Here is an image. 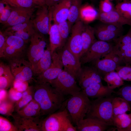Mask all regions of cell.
Masks as SVG:
<instances>
[{"mask_svg": "<svg viewBox=\"0 0 131 131\" xmlns=\"http://www.w3.org/2000/svg\"><path fill=\"white\" fill-rule=\"evenodd\" d=\"M33 99L39 104L41 116L55 113L61 107L64 96L49 83H36L34 86Z\"/></svg>", "mask_w": 131, "mask_h": 131, "instance_id": "obj_1", "label": "cell"}, {"mask_svg": "<svg viewBox=\"0 0 131 131\" xmlns=\"http://www.w3.org/2000/svg\"><path fill=\"white\" fill-rule=\"evenodd\" d=\"M114 98L111 96L91 101L90 107L86 118L96 120L109 126H114L112 105Z\"/></svg>", "mask_w": 131, "mask_h": 131, "instance_id": "obj_2", "label": "cell"}, {"mask_svg": "<svg viewBox=\"0 0 131 131\" xmlns=\"http://www.w3.org/2000/svg\"><path fill=\"white\" fill-rule=\"evenodd\" d=\"M91 105V101L82 91L72 96L68 100L66 107L74 123L76 124L84 119Z\"/></svg>", "mask_w": 131, "mask_h": 131, "instance_id": "obj_3", "label": "cell"}, {"mask_svg": "<svg viewBox=\"0 0 131 131\" xmlns=\"http://www.w3.org/2000/svg\"><path fill=\"white\" fill-rule=\"evenodd\" d=\"M14 81L19 82H27L33 79V75L32 64L23 57L8 60Z\"/></svg>", "mask_w": 131, "mask_h": 131, "instance_id": "obj_4", "label": "cell"}, {"mask_svg": "<svg viewBox=\"0 0 131 131\" xmlns=\"http://www.w3.org/2000/svg\"><path fill=\"white\" fill-rule=\"evenodd\" d=\"M76 80L63 70L57 78L49 83L63 95L72 96L81 91V88L77 85Z\"/></svg>", "mask_w": 131, "mask_h": 131, "instance_id": "obj_5", "label": "cell"}, {"mask_svg": "<svg viewBox=\"0 0 131 131\" xmlns=\"http://www.w3.org/2000/svg\"><path fill=\"white\" fill-rule=\"evenodd\" d=\"M115 43L96 40L80 59L81 65L103 57L112 50Z\"/></svg>", "mask_w": 131, "mask_h": 131, "instance_id": "obj_6", "label": "cell"}, {"mask_svg": "<svg viewBox=\"0 0 131 131\" xmlns=\"http://www.w3.org/2000/svg\"><path fill=\"white\" fill-rule=\"evenodd\" d=\"M31 20L35 29L44 35L48 34L52 19L51 10L46 5L39 7Z\"/></svg>", "mask_w": 131, "mask_h": 131, "instance_id": "obj_7", "label": "cell"}, {"mask_svg": "<svg viewBox=\"0 0 131 131\" xmlns=\"http://www.w3.org/2000/svg\"><path fill=\"white\" fill-rule=\"evenodd\" d=\"M52 62L49 67L41 74L37 76L36 83H49L57 78L63 70L60 50L54 51L52 54Z\"/></svg>", "mask_w": 131, "mask_h": 131, "instance_id": "obj_8", "label": "cell"}, {"mask_svg": "<svg viewBox=\"0 0 131 131\" xmlns=\"http://www.w3.org/2000/svg\"><path fill=\"white\" fill-rule=\"evenodd\" d=\"M84 25L83 22L81 20L73 25L71 29V35L65 45L76 58L80 61V55L82 47V34Z\"/></svg>", "mask_w": 131, "mask_h": 131, "instance_id": "obj_9", "label": "cell"}, {"mask_svg": "<svg viewBox=\"0 0 131 131\" xmlns=\"http://www.w3.org/2000/svg\"><path fill=\"white\" fill-rule=\"evenodd\" d=\"M30 41L27 55L29 61L33 65L37 63L43 56L47 43L44 35L36 30Z\"/></svg>", "mask_w": 131, "mask_h": 131, "instance_id": "obj_10", "label": "cell"}, {"mask_svg": "<svg viewBox=\"0 0 131 131\" xmlns=\"http://www.w3.org/2000/svg\"><path fill=\"white\" fill-rule=\"evenodd\" d=\"M60 52L63 70L77 79L82 68L80 61L76 58L65 45L61 49Z\"/></svg>", "mask_w": 131, "mask_h": 131, "instance_id": "obj_11", "label": "cell"}, {"mask_svg": "<svg viewBox=\"0 0 131 131\" xmlns=\"http://www.w3.org/2000/svg\"><path fill=\"white\" fill-rule=\"evenodd\" d=\"M102 79L97 69L92 66L82 67L77 79L83 90L91 84L102 82Z\"/></svg>", "mask_w": 131, "mask_h": 131, "instance_id": "obj_12", "label": "cell"}, {"mask_svg": "<svg viewBox=\"0 0 131 131\" xmlns=\"http://www.w3.org/2000/svg\"><path fill=\"white\" fill-rule=\"evenodd\" d=\"M11 7L10 16L6 23L3 24L4 28L30 20L35 8Z\"/></svg>", "mask_w": 131, "mask_h": 131, "instance_id": "obj_13", "label": "cell"}, {"mask_svg": "<svg viewBox=\"0 0 131 131\" xmlns=\"http://www.w3.org/2000/svg\"><path fill=\"white\" fill-rule=\"evenodd\" d=\"M68 116L67 111L66 109L49 115L41 121V131H61L63 121Z\"/></svg>", "mask_w": 131, "mask_h": 131, "instance_id": "obj_14", "label": "cell"}, {"mask_svg": "<svg viewBox=\"0 0 131 131\" xmlns=\"http://www.w3.org/2000/svg\"><path fill=\"white\" fill-rule=\"evenodd\" d=\"M11 116L19 131H41L42 120H40L39 117H23L16 114H13Z\"/></svg>", "mask_w": 131, "mask_h": 131, "instance_id": "obj_15", "label": "cell"}, {"mask_svg": "<svg viewBox=\"0 0 131 131\" xmlns=\"http://www.w3.org/2000/svg\"><path fill=\"white\" fill-rule=\"evenodd\" d=\"M72 0H62L49 8L50 10L52 20L57 24L67 20L69 8Z\"/></svg>", "mask_w": 131, "mask_h": 131, "instance_id": "obj_16", "label": "cell"}, {"mask_svg": "<svg viewBox=\"0 0 131 131\" xmlns=\"http://www.w3.org/2000/svg\"><path fill=\"white\" fill-rule=\"evenodd\" d=\"M82 91L89 98H96L108 97L115 93L114 90L103 85L102 82L91 84Z\"/></svg>", "mask_w": 131, "mask_h": 131, "instance_id": "obj_17", "label": "cell"}, {"mask_svg": "<svg viewBox=\"0 0 131 131\" xmlns=\"http://www.w3.org/2000/svg\"><path fill=\"white\" fill-rule=\"evenodd\" d=\"M99 13L97 19L102 23L114 24L121 26L125 25L131 26V19L123 17L115 8L108 13Z\"/></svg>", "mask_w": 131, "mask_h": 131, "instance_id": "obj_18", "label": "cell"}, {"mask_svg": "<svg viewBox=\"0 0 131 131\" xmlns=\"http://www.w3.org/2000/svg\"><path fill=\"white\" fill-rule=\"evenodd\" d=\"M76 125L77 130L79 131H104L109 126L100 121L89 118L80 121Z\"/></svg>", "mask_w": 131, "mask_h": 131, "instance_id": "obj_19", "label": "cell"}, {"mask_svg": "<svg viewBox=\"0 0 131 131\" xmlns=\"http://www.w3.org/2000/svg\"><path fill=\"white\" fill-rule=\"evenodd\" d=\"M52 61V54L49 46L45 49L43 56L38 62L32 65L33 75L37 76L42 74L49 67Z\"/></svg>", "mask_w": 131, "mask_h": 131, "instance_id": "obj_20", "label": "cell"}, {"mask_svg": "<svg viewBox=\"0 0 131 131\" xmlns=\"http://www.w3.org/2000/svg\"><path fill=\"white\" fill-rule=\"evenodd\" d=\"M91 62L102 78L107 73L115 71L118 66L112 60L106 58L98 59Z\"/></svg>", "mask_w": 131, "mask_h": 131, "instance_id": "obj_21", "label": "cell"}, {"mask_svg": "<svg viewBox=\"0 0 131 131\" xmlns=\"http://www.w3.org/2000/svg\"><path fill=\"white\" fill-rule=\"evenodd\" d=\"M95 35L94 28L88 25H84L82 34V47L80 55V59L96 40Z\"/></svg>", "mask_w": 131, "mask_h": 131, "instance_id": "obj_22", "label": "cell"}, {"mask_svg": "<svg viewBox=\"0 0 131 131\" xmlns=\"http://www.w3.org/2000/svg\"><path fill=\"white\" fill-rule=\"evenodd\" d=\"M16 114L23 117H40L41 108L39 104L33 99L21 109L16 112Z\"/></svg>", "mask_w": 131, "mask_h": 131, "instance_id": "obj_23", "label": "cell"}, {"mask_svg": "<svg viewBox=\"0 0 131 131\" xmlns=\"http://www.w3.org/2000/svg\"><path fill=\"white\" fill-rule=\"evenodd\" d=\"M48 34L49 36V47L52 54L57 49H60L61 39L58 24L54 23L51 25Z\"/></svg>", "mask_w": 131, "mask_h": 131, "instance_id": "obj_24", "label": "cell"}, {"mask_svg": "<svg viewBox=\"0 0 131 131\" xmlns=\"http://www.w3.org/2000/svg\"><path fill=\"white\" fill-rule=\"evenodd\" d=\"M95 34L98 40L108 42H114L122 33L112 32L102 27L100 25L94 28Z\"/></svg>", "mask_w": 131, "mask_h": 131, "instance_id": "obj_25", "label": "cell"}, {"mask_svg": "<svg viewBox=\"0 0 131 131\" xmlns=\"http://www.w3.org/2000/svg\"><path fill=\"white\" fill-rule=\"evenodd\" d=\"M99 12L91 5H82L80 11V19L82 21L89 23L97 19Z\"/></svg>", "mask_w": 131, "mask_h": 131, "instance_id": "obj_26", "label": "cell"}, {"mask_svg": "<svg viewBox=\"0 0 131 131\" xmlns=\"http://www.w3.org/2000/svg\"><path fill=\"white\" fill-rule=\"evenodd\" d=\"M113 50L121 59L126 66L131 64V43L118 45L115 43Z\"/></svg>", "mask_w": 131, "mask_h": 131, "instance_id": "obj_27", "label": "cell"}, {"mask_svg": "<svg viewBox=\"0 0 131 131\" xmlns=\"http://www.w3.org/2000/svg\"><path fill=\"white\" fill-rule=\"evenodd\" d=\"M82 0H72L69 10L67 21L70 26L80 20V11Z\"/></svg>", "mask_w": 131, "mask_h": 131, "instance_id": "obj_28", "label": "cell"}, {"mask_svg": "<svg viewBox=\"0 0 131 131\" xmlns=\"http://www.w3.org/2000/svg\"><path fill=\"white\" fill-rule=\"evenodd\" d=\"M113 117L130 111L131 108L129 104L120 97H114L112 101Z\"/></svg>", "mask_w": 131, "mask_h": 131, "instance_id": "obj_29", "label": "cell"}, {"mask_svg": "<svg viewBox=\"0 0 131 131\" xmlns=\"http://www.w3.org/2000/svg\"><path fill=\"white\" fill-rule=\"evenodd\" d=\"M103 80L106 82L107 86L113 90L124 84L123 81L115 71L106 74L104 77Z\"/></svg>", "mask_w": 131, "mask_h": 131, "instance_id": "obj_30", "label": "cell"}, {"mask_svg": "<svg viewBox=\"0 0 131 131\" xmlns=\"http://www.w3.org/2000/svg\"><path fill=\"white\" fill-rule=\"evenodd\" d=\"M113 123L114 126L116 127L117 131H120L126 128L131 124V114L125 113L114 116Z\"/></svg>", "mask_w": 131, "mask_h": 131, "instance_id": "obj_31", "label": "cell"}, {"mask_svg": "<svg viewBox=\"0 0 131 131\" xmlns=\"http://www.w3.org/2000/svg\"><path fill=\"white\" fill-rule=\"evenodd\" d=\"M26 43L21 38L13 35L6 36V46H11L15 49L24 53Z\"/></svg>", "mask_w": 131, "mask_h": 131, "instance_id": "obj_32", "label": "cell"}, {"mask_svg": "<svg viewBox=\"0 0 131 131\" xmlns=\"http://www.w3.org/2000/svg\"><path fill=\"white\" fill-rule=\"evenodd\" d=\"M57 24L61 39V49L65 45L72 27L70 25L67 20Z\"/></svg>", "mask_w": 131, "mask_h": 131, "instance_id": "obj_33", "label": "cell"}, {"mask_svg": "<svg viewBox=\"0 0 131 131\" xmlns=\"http://www.w3.org/2000/svg\"><path fill=\"white\" fill-rule=\"evenodd\" d=\"M15 102L8 98L0 103V114L7 116H11L14 112Z\"/></svg>", "mask_w": 131, "mask_h": 131, "instance_id": "obj_34", "label": "cell"}, {"mask_svg": "<svg viewBox=\"0 0 131 131\" xmlns=\"http://www.w3.org/2000/svg\"><path fill=\"white\" fill-rule=\"evenodd\" d=\"M10 6L28 8H36L38 7L32 0H4Z\"/></svg>", "mask_w": 131, "mask_h": 131, "instance_id": "obj_35", "label": "cell"}, {"mask_svg": "<svg viewBox=\"0 0 131 131\" xmlns=\"http://www.w3.org/2000/svg\"><path fill=\"white\" fill-rule=\"evenodd\" d=\"M115 8L124 17L131 19V2L128 1L119 3L116 5Z\"/></svg>", "mask_w": 131, "mask_h": 131, "instance_id": "obj_36", "label": "cell"}, {"mask_svg": "<svg viewBox=\"0 0 131 131\" xmlns=\"http://www.w3.org/2000/svg\"><path fill=\"white\" fill-rule=\"evenodd\" d=\"M14 81L12 72L0 76V89L7 90L13 85Z\"/></svg>", "mask_w": 131, "mask_h": 131, "instance_id": "obj_37", "label": "cell"}, {"mask_svg": "<svg viewBox=\"0 0 131 131\" xmlns=\"http://www.w3.org/2000/svg\"><path fill=\"white\" fill-rule=\"evenodd\" d=\"M24 53L11 46H6L2 57L8 60L13 58L23 57Z\"/></svg>", "mask_w": 131, "mask_h": 131, "instance_id": "obj_38", "label": "cell"}, {"mask_svg": "<svg viewBox=\"0 0 131 131\" xmlns=\"http://www.w3.org/2000/svg\"><path fill=\"white\" fill-rule=\"evenodd\" d=\"M33 27V26L31 20L27 22L7 27L5 30L4 33L5 34H8Z\"/></svg>", "mask_w": 131, "mask_h": 131, "instance_id": "obj_39", "label": "cell"}, {"mask_svg": "<svg viewBox=\"0 0 131 131\" xmlns=\"http://www.w3.org/2000/svg\"><path fill=\"white\" fill-rule=\"evenodd\" d=\"M123 81H131V66H118L115 70Z\"/></svg>", "mask_w": 131, "mask_h": 131, "instance_id": "obj_40", "label": "cell"}, {"mask_svg": "<svg viewBox=\"0 0 131 131\" xmlns=\"http://www.w3.org/2000/svg\"><path fill=\"white\" fill-rule=\"evenodd\" d=\"M35 31L34 27H33L6 35H13L19 37L23 39L26 43L30 41L32 35Z\"/></svg>", "mask_w": 131, "mask_h": 131, "instance_id": "obj_41", "label": "cell"}, {"mask_svg": "<svg viewBox=\"0 0 131 131\" xmlns=\"http://www.w3.org/2000/svg\"><path fill=\"white\" fill-rule=\"evenodd\" d=\"M116 94L129 104L131 108V85L123 86L116 92Z\"/></svg>", "mask_w": 131, "mask_h": 131, "instance_id": "obj_42", "label": "cell"}, {"mask_svg": "<svg viewBox=\"0 0 131 131\" xmlns=\"http://www.w3.org/2000/svg\"><path fill=\"white\" fill-rule=\"evenodd\" d=\"M33 99V93L23 97L16 101L15 104L14 112L19 111Z\"/></svg>", "mask_w": 131, "mask_h": 131, "instance_id": "obj_43", "label": "cell"}, {"mask_svg": "<svg viewBox=\"0 0 131 131\" xmlns=\"http://www.w3.org/2000/svg\"><path fill=\"white\" fill-rule=\"evenodd\" d=\"M0 131H19L15 125L8 120L0 115Z\"/></svg>", "mask_w": 131, "mask_h": 131, "instance_id": "obj_44", "label": "cell"}, {"mask_svg": "<svg viewBox=\"0 0 131 131\" xmlns=\"http://www.w3.org/2000/svg\"><path fill=\"white\" fill-rule=\"evenodd\" d=\"M12 10V7L6 2L4 8L0 9V23L4 24L6 23L10 16Z\"/></svg>", "mask_w": 131, "mask_h": 131, "instance_id": "obj_45", "label": "cell"}, {"mask_svg": "<svg viewBox=\"0 0 131 131\" xmlns=\"http://www.w3.org/2000/svg\"><path fill=\"white\" fill-rule=\"evenodd\" d=\"M115 8L110 1L103 0L100 1L99 5V12L106 13L109 12Z\"/></svg>", "mask_w": 131, "mask_h": 131, "instance_id": "obj_46", "label": "cell"}, {"mask_svg": "<svg viewBox=\"0 0 131 131\" xmlns=\"http://www.w3.org/2000/svg\"><path fill=\"white\" fill-rule=\"evenodd\" d=\"M114 42L119 45L131 43V28L126 34L120 36Z\"/></svg>", "mask_w": 131, "mask_h": 131, "instance_id": "obj_47", "label": "cell"}, {"mask_svg": "<svg viewBox=\"0 0 131 131\" xmlns=\"http://www.w3.org/2000/svg\"><path fill=\"white\" fill-rule=\"evenodd\" d=\"M8 95L10 99L16 102L21 98L22 96V92L18 91L13 87L9 90Z\"/></svg>", "mask_w": 131, "mask_h": 131, "instance_id": "obj_48", "label": "cell"}, {"mask_svg": "<svg viewBox=\"0 0 131 131\" xmlns=\"http://www.w3.org/2000/svg\"><path fill=\"white\" fill-rule=\"evenodd\" d=\"M104 58L110 59L114 62L118 66L123 63L120 57L112 50L109 53L105 55Z\"/></svg>", "mask_w": 131, "mask_h": 131, "instance_id": "obj_49", "label": "cell"}, {"mask_svg": "<svg viewBox=\"0 0 131 131\" xmlns=\"http://www.w3.org/2000/svg\"><path fill=\"white\" fill-rule=\"evenodd\" d=\"M77 129L71 123L67 117L64 120L62 125L61 131H76Z\"/></svg>", "mask_w": 131, "mask_h": 131, "instance_id": "obj_50", "label": "cell"}, {"mask_svg": "<svg viewBox=\"0 0 131 131\" xmlns=\"http://www.w3.org/2000/svg\"><path fill=\"white\" fill-rule=\"evenodd\" d=\"M6 36L1 30L0 31V57H2L3 53L6 46Z\"/></svg>", "mask_w": 131, "mask_h": 131, "instance_id": "obj_51", "label": "cell"}, {"mask_svg": "<svg viewBox=\"0 0 131 131\" xmlns=\"http://www.w3.org/2000/svg\"><path fill=\"white\" fill-rule=\"evenodd\" d=\"M28 82H17L14 81L13 85V87L18 91L23 92L25 91L28 87Z\"/></svg>", "mask_w": 131, "mask_h": 131, "instance_id": "obj_52", "label": "cell"}, {"mask_svg": "<svg viewBox=\"0 0 131 131\" xmlns=\"http://www.w3.org/2000/svg\"><path fill=\"white\" fill-rule=\"evenodd\" d=\"M11 72L9 66L2 62L0 64V76Z\"/></svg>", "mask_w": 131, "mask_h": 131, "instance_id": "obj_53", "label": "cell"}, {"mask_svg": "<svg viewBox=\"0 0 131 131\" xmlns=\"http://www.w3.org/2000/svg\"><path fill=\"white\" fill-rule=\"evenodd\" d=\"M62 0H45L46 5L48 8L51 7L59 3Z\"/></svg>", "mask_w": 131, "mask_h": 131, "instance_id": "obj_54", "label": "cell"}, {"mask_svg": "<svg viewBox=\"0 0 131 131\" xmlns=\"http://www.w3.org/2000/svg\"><path fill=\"white\" fill-rule=\"evenodd\" d=\"M8 98V93L5 90H0V102Z\"/></svg>", "mask_w": 131, "mask_h": 131, "instance_id": "obj_55", "label": "cell"}, {"mask_svg": "<svg viewBox=\"0 0 131 131\" xmlns=\"http://www.w3.org/2000/svg\"><path fill=\"white\" fill-rule=\"evenodd\" d=\"M32 0L34 4L38 7L46 5L45 0Z\"/></svg>", "mask_w": 131, "mask_h": 131, "instance_id": "obj_56", "label": "cell"}, {"mask_svg": "<svg viewBox=\"0 0 131 131\" xmlns=\"http://www.w3.org/2000/svg\"><path fill=\"white\" fill-rule=\"evenodd\" d=\"M130 114L131 116V112ZM120 131H131V124L128 127Z\"/></svg>", "mask_w": 131, "mask_h": 131, "instance_id": "obj_57", "label": "cell"}, {"mask_svg": "<svg viewBox=\"0 0 131 131\" xmlns=\"http://www.w3.org/2000/svg\"><path fill=\"white\" fill-rule=\"evenodd\" d=\"M120 1H128V0H119Z\"/></svg>", "mask_w": 131, "mask_h": 131, "instance_id": "obj_58", "label": "cell"}, {"mask_svg": "<svg viewBox=\"0 0 131 131\" xmlns=\"http://www.w3.org/2000/svg\"><path fill=\"white\" fill-rule=\"evenodd\" d=\"M130 2H131V0H130Z\"/></svg>", "mask_w": 131, "mask_h": 131, "instance_id": "obj_59", "label": "cell"}, {"mask_svg": "<svg viewBox=\"0 0 131 131\" xmlns=\"http://www.w3.org/2000/svg\"><path fill=\"white\" fill-rule=\"evenodd\" d=\"M109 0V1H110V0Z\"/></svg>", "mask_w": 131, "mask_h": 131, "instance_id": "obj_60", "label": "cell"}]
</instances>
